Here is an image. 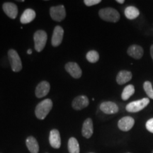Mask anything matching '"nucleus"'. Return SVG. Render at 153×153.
<instances>
[{"label":"nucleus","instance_id":"nucleus-17","mask_svg":"<svg viewBox=\"0 0 153 153\" xmlns=\"http://www.w3.org/2000/svg\"><path fill=\"white\" fill-rule=\"evenodd\" d=\"M36 16V11L32 9H26L24 11L20 18V22L23 24H29L35 19Z\"/></svg>","mask_w":153,"mask_h":153},{"label":"nucleus","instance_id":"nucleus-25","mask_svg":"<svg viewBox=\"0 0 153 153\" xmlns=\"http://www.w3.org/2000/svg\"><path fill=\"white\" fill-rule=\"evenodd\" d=\"M101 0H85L84 3L87 7H91V6L98 4L101 3Z\"/></svg>","mask_w":153,"mask_h":153},{"label":"nucleus","instance_id":"nucleus-20","mask_svg":"<svg viewBox=\"0 0 153 153\" xmlns=\"http://www.w3.org/2000/svg\"><path fill=\"white\" fill-rule=\"evenodd\" d=\"M124 14H125V16L128 19L133 20V19L138 17L140 15V11L136 7L130 6V7H126L125 11H124Z\"/></svg>","mask_w":153,"mask_h":153},{"label":"nucleus","instance_id":"nucleus-13","mask_svg":"<svg viewBox=\"0 0 153 153\" xmlns=\"http://www.w3.org/2000/svg\"><path fill=\"white\" fill-rule=\"evenodd\" d=\"M50 89H51V85L49 82L47 81L41 82L36 88V97L38 99L43 98L49 93Z\"/></svg>","mask_w":153,"mask_h":153},{"label":"nucleus","instance_id":"nucleus-26","mask_svg":"<svg viewBox=\"0 0 153 153\" xmlns=\"http://www.w3.org/2000/svg\"><path fill=\"white\" fill-rule=\"evenodd\" d=\"M145 126H146V128L149 132L153 133V118L149 119L148 121L146 122Z\"/></svg>","mask_w":153,"mask_h":153},{"label":"nucleus","instance_id":"nucleus-8","mask_svg":"<svg viewBox=\"0 0 153 153\" xmlns=\"http://www.w3.org/2000/svg\"><path fill=\"white\" fill-rule=\"evenodd\" d=\"M66 71L74 79H79L82 76V71L77 63L69 62L65 65Z\"/></svg>","mask_w":153,"mask_h":153},{"label":"nucleus","instance_id":"nucleus-6","mask_svg":"<svg viewBox=\"0 0 153 153\" xmlns=\"http://www.w3.org/2000/svg\"><path fill=\"white\" fill-rule=\"evenodd\" d=\"M50 15L53 20L60 22L66 17V10L63 5L52 7L50 9Z\"/></svg>","mask_w":153,"mask_h":153},{"label":"nucleus","instance_id":"nucleus-29","mask_svg":"<svg viewBox=\"0 0 153 153\" xmlns=\"http://www.w3.org/2000/svg\"><path fill=\"white\" fill-rule=\"evenodd\" d=\"M27 53H28V55L32 54V50H31V49H28V51H27Z\"/></svg>","mask_w":153,"mask_h":153},{"label":"nucleus","instance_id":"nucleus-30","mask_svg":"<svg viewBox=\"0 0 153 153\" xmlns=\"http://www.w3.org/2000/svg\"><path fill=\"white\" fill-rule=\"evenodd\" d=\"M126 153H131V152H126Z\"/></svg>","mask_w":153,"mask_h":153},{"label":"nucleus","instance_id":"nucleus-2","mask_svg":"<svg viewBox=\"0 0 153 153\" xmlns=\"http://www.w3.org/2000/svg\"><path fill=\"white\" fill-rule=\"evenodd\" d=\"M99 15L102 20L112 23L118 22L120 18L118 11L111 7L100 9L99 11Z\"/></svg>","mask_w":153,"mask_h":153},{"label":"nucleus","instance_id":"nucleus-1","mask_svg":"<svg viewBox=\"0 0 153 153\" xmlns=\"http://www.w3.org/2000/svg\"><path fill=\"white\" fill-rule=\"evenodd\" d=\"M53 101L51 99H46L38 103L35 109L36 118L40 120H44L53 108Z\"/></svg>","mask_w":153,"mask_h":153},{"label":"nucleus","instance_id":"nucleus-12","mask_svg":"<svg viewBox=\"0 0 153 153\" xmlns=\"http://www.w3.org/2000/svg\"><path fill=\"white\" fill-rule=\"evenodd\" d=\"M3 11L7 16L11 19H15L18 15V7L16 4L12 2H5L2 5Z\"/></svg>","mask_w":153,"mask_h":153},{"label":"nucleus","instance_id":"nucleus-24","mask_svg":"<svg viewBox=\"0 0 153 153\" xmlns=\"http://www.w3.org/2000/svg\"><path fill=\"white\" fill-rule=\"evenodd\" d=\"M143 89L149 98L153 99V88L151 82L149 81L145 82L143 84Z\"/></svg>","mask_w":153,"mask_h":153},{"label":"nucleus","instance_id":"nucleus-32","mask_svg":"<svg viewBox=\"0 0 153 153\" xmlns=\"http://www.w3.org/2000/svg\"><path fill=\"white\" fill-rule=\"evenodd\" d=\"M90 153H92V152H90Z\"/></svg>","mask_w":153,"mask_h":153},{"label":"nucleus","instance_id":"nucleus-21","mask_svg":"<svg viewBox=\"0 0 153 153\" xmlns=\"http://www.w3.org/2000/svg\"><path fill=\"white\" fill-rule=\"evenodd\" d=\"M68 151L70 153H79V145L75 137H72L69 139L68 143Z\"/></svg>","mask_w":153,"mask_h":153},{"label":"nucleus","instance_id":"nucleus-3","mask_svg":"<svg viewBox=\"0 0 153 153\" xmlns=\"http://www.w3.org/2000/svg\"><path fill=\"white\" fill-rule=\"evenodd\" d=\"M48 34L45 30H38L33 35V41L35 44V49L37 52H41L46 45Z\"/></svg>","mask_w":153,"mask_h":153},{"label":"nucleus","instance_id":"nucleus-9","mask_svg":"<svg viewBox=\"0 0 153 153\" xmlns=\"http://www.w3.org/2000/svg\"><path fill=\"white\" fill-rule=\"evenodd\" d=\"M135 124V120L131 116H124L118 120V127L120 131L127 132L132 129Z\"/></svg>","mask_w":153,"mask_h":153},{"label":"nucleus","instance_id":"nucleus-5","mask_svg":"<svg viewBox=\"0 0 153 153\" xmlns=\"http://www.w3.org/2000/svg\"><path fill=\"white\" fill-rule=\"evenodd\" d=\"M149 103H150V99L148 98H143L142 99H140V100L132 101L128 104L126 105V110L128 112L131 113L139 112L144 109L145 107L149 104Z\"/></svg>","mask_w":153,"mask_h":153},{"label":"nucleus","instance_id":"nucleus-19","mask_svg":"<svg viewBox=\"0 0 153 153\" xmlns=\"http://www.w3.org/2000/svg\"><path fill=\"white\" fill-rule=\"evenodd\" d=\"M26 145L30 153H38L39 152V145L37 140L33 136H28L26 138Z\"/></svg>","mask_w":153,"mask_h":153},{"label":"nucleus","instance_id":"nucleus-23","mask_svg":"<svg viewBox=\"0 0 153 153\" xmlns=\"http://www.w3.org/2000/svg\"><path fill=\"white\" fill-rule=\"evenodd\" d=\"M86 58L87 60L91 63H95L98 62L99 60V54L97 51H89L86 55Z\"/></svg>","mask_w":153,"mask_h":153},{"label":"nucleus","instance_id":"nucleus-10","mask_svg":"<svg viewBox=\"0 0 153 153\" xmlns=\"http://www.w3.org/2000/svg\"><path fill=\"white\" fill-rule=\"evenodd\" d=\"M99 108L105 114H115L118 112L119 108L116 103L113 101H104L100 104Z\"/></svg>","mask_w":153,"mask_h":153},{"label":"nucleus","instance_id":"nucleus-27","mask_svg":"<svg viewBox=\"0 0 153 153\" xmlns=\"http://www.w3.org/2000/svg\"><path fill=\"white\" fill-rule=\"evenodd\" d=\"M150 55H151V57H152V58L153 60V45H151V47H150Z\"/></svg>","mask_w":153,"mask_h":153},{"label":"nucleus","instance_id":"nucleus-16","mask_svg":"<svg viewBox=\"0 0 153 153\" xmlns=\"http://www.w3.org/2000/svg\"><path fill=\"white\" fill-rule=\"evenodd\" d=\"M127 53L129 56L135 60H140L143 57L144 51L143 48L138 45H132L128 48Z\"/></svg>","mask_w":153,"mask_h":153},{"label":"nucleus","instance_id":"nucleus-28","mask_svg":"<svg viewBox=\"0 0 153 153\" xmlns=\"http://www.w3.org/2000/svg\"><path fill=\"white\" fill-rule=\"evenodd\" d=\"M116 2L119 4H123L125 2V1H124V0H116Z\"/></svg>","mask_w":153,"mask_h":153},{"label":"nucleus","instance_id":"nucleus-7","mask_svg":"<svg viewBox=\"0 0 153 153\" xmlns=\"http://www.w3.org/2000/svg\"><path fill=\"white\" fill-rule=\"evenodd\" d=\"M89 104V99L85 95H79L75 97L72 102V106L74 110L80 111L85 108Z\"/></svg>","mask_w":153,"mask_h":153},{"label":"nucleus","instance_id":"nucleus-14","mask_svg":"<svg viewBox=\"0 0 153 153\" xmlns=\"http://www.w3.org/2000/svg\"><path fill=\"white\" fill-rule=\"evenodd\" d=\"M49 143L51 146L54 149H59L61 146V137L58 130L53 129L50 132Z\"/></svg>","mask_w":153,"mask_h":153},{"label":"nucleus","instance_id":"nucleus-4","mask_svg":"<svg viewBox=\"0 0 153 153\" xmlns=\"http://www.w3.org/2000/svg\"><path fill=\"white\" fill-rule=\"evenodd\" d=\"M8 57L10 62L11 70L13 72H18L22 70V62L21 57L14 49H10L8 51Z\"/></svg>","mask_w":153,"mask_h":153},{"label":"nucleus","instance_id":"nucleus-18","mask_svg":"<svg viewBox=\"0 0 153 153\" xmlns=\"http://www.w3.org/2000/svg\"><path fill=\"white\" fill-rule=\"evenodd\" d=\"M132 73L127 70H121L118 72L116 76V82L118 85H123L131 81L132 79Z\"/></svg>","mask_w":153,"mask_h":153},{"label":"nucleus","instance_id":"nucleus-22","mask_svg":"<svg viewBox=\"0 0 153 153\" xmlns=\"http://www.w3.org/2000/svg\"><path fill=\"white\" fill-rule=\"evenodd\" d=\"M135 93V87L133 85H129L124 88L121 94V98L123 100H128L131 96H133Z\"/></svg>","mask_w":153,"mask_h":153},{"label":"nucleus","instance_id":"nucleus-31","mask_svg":"<svg viewBox=\"0 0 153 153\" xmlns=\"http://www.w3.org/2000/svg\"><path fill=\"white\" fill-rule=\"evenodd\" d=\"M152 153H153V150H152Z\"/></svg>","mask_w":153,"mask_h":153},{"label":"nucleus","instance_id":"nucleus-11","mask_svg":"<svg viewBox=\"0 0 153 153\" xmlns=\"http://www.w3.org/2000/svg\"><path fill=\"white\" fill-rule=\"evenodd\" d=\"M64 36V30L60 26H55L51 39V44L53 47H58L62 43Z\"/></svg>","mask_w":153,"mask_h":153},{"label":"nucleus","instance_id":"nucleus-15","mask_svg":"<svg viewBox=\"0 0 153 153\" xmlns=\"http://www.w3.org/2000/svg\"><path fill=\"white\" fill-rule=\"evenodd\" d=\"M94 133V125L92 119L88 118L84 121L82 128V135L85 138L89 139L92 136Z\"/></svg>","mask_w":153,"mask_h":153}]
</instances>
